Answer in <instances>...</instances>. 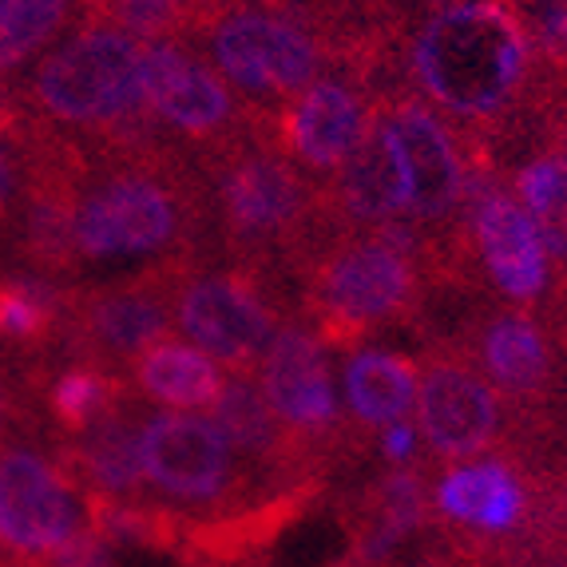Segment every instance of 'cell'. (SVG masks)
Returning a JSON list of instances; mask_svg holds the SVG:
<instances>
[{
    "instance_id": "obj_1",
    "label": "cell",
    "mask_w": 567,
    "mask_h": 567,
    "mask_svg": "<svg viewBox=\"0 0 567 567\" xmlns=\"http://www.w3.org/2000/svg\"><path fill=\"white\" fill-rule=\"evenodd\" d=\"M398 68L464 147L488 152L504 171L539 147V60L516 0H409Z\"/></svg>"
},
{
    "instance_id": "obj_2",
    "label": "cell",
    "mask_w": 567,
    "mask_h": 567,
    "mask_svg": "<svg viewBox=\"0 0 567 567\" xmlns=\"http://www.w3.org/2000/svg\"><path fill=\"white\" fill-rule=\"evenodd\" d=\"M80 262L218 258L210 195L195 155L171 140L123 152H87L76 187Z\"/></svg>"
},
{
    "instance_id": "obj_3",
    "label": "cell",
    "mask_w": 567,
    "mask_h": 567,
    "mask_svg": "<svg viewBox=\"0 0 567 567\" xmlns=\"http://www.w3.org/2000/svg\"><path fill=\"white\" fill-rule=\"evenodd\" d=\"M195 163L207 179L218 258L293 282L306 258L330 235L322 183L286 159L258 123L223 152Z\"/></svg>"
},
{
    "instance_id": "obj_4",
    "label": "cell",
    "mask_w": 567,
    "mask_h": 567,
    "mask_svg": "<svg viewBox=\"0 0 567 567\" xmlns=\"http://www.w3.org/2000/svg\"><path fill=\"white\" fill-rule=\"evenodd\" d=\"M20 112L87 152L147 147L167 135L143 100V40L76 20L12 87Z\"/></svg>"
},
{
    "instance_id": "obj_5",
    "label": "cell",
    "mask_w": 567,
    "mask_h": 567,
    "mask_svg": "<svg viewBox=\"0 0 567 567\" xmlns=\"http://www.w3.org/2000/svg\"><path fill=\"white\" fill-rule=\"evenodd\" d=\"M298 318L350 353L381 330H429L436 293L425 270L385 230H330L293 278Z\"/></svg>"
},
{
    "instance_id": "obj_6",
    "label": "cell",
    "mask_w": 567,
    "mask_h": 567,
    "mask_svg": "<svg viewBox=\"0 0 567 567\" xmlns=\"http://www.w3.org/2000/svg\"><path fill=\"white\" fill-rule=\"evenodd\" d=\"M445 338L508 401L524 429L528 461H556L567 416V350L548 318L496 298H476L473 310L456 322V330H445Z\"/></svg>"
},
{
    "instance_id": "obj_7",
    "label": "cell",
    "mask_w": 567,
    "mask_h": 567,
    "mask_svg": "<svg viewBox=\"0 0 567 567\" xmlns=\"http://www.w3.org/2000/svg\"><path fill=\"white\" fill-rule=\"evenodd\" d=\"M187 44L199 48L258 115L286 107L333 68L326 32L290 0H210Z\"/></svg>"
},
{
    "instance_id": "obj_8",
    "label": "cell",
    "mask_w": 567,
    "mask_h": 567,
    "mask_svg": "<svg viewBox=\"0 0 567 567\" xmlns=\"http://www.w3.org/2000/svg\"><path fill=\"white\" fill-rule=\"evenodd\" d=\"M140 461L152 496L183 520L235 516L286 492L266 484L199 413L140 405Z\"/></svg>"
},
{
    "instance_id": "obj_9",
    "label": "cell",
    "mask_w": 567,
    "mask_h": 567,
    "mask_svg": "<svg viewBox=\"0 0 567 567\" xmlns=\"http://www.w3.org/2000/svg\"><path fill=\"white\" fill-rule=\"evenodd\" d=\"M255 381L266 405L275 409L278 425L330 481L365 461L369 449L378 445V436H369L365 429L353 425L350 413H341L333 393L330 350L302 318H290L278 330L266 358L258 361Z\"/></svg>"
},
{
    "instance_id": "obj_10",
    "label": "cell",
    "mask_w": 567,
    "mask_h": 567,
    "mask_svg": "<svg viewBox=\"0 0 567 567\" xmlns=\"http://www.w3.org/2000/svg\"><path fill=\"white\" fill-rule=\"evenodd\" d=\"M286 282L227 258L190 266L175 286V330L227 373H255L293 313Z\"/></svg>"
},
{
    "instance_id": "obj_11",
    "label": "cell",
    "mask_w": 567,
    "mask_h": 567,
    "mask_svg": "<svg viewBox=\"0 0 567 567\" xmlns=\"http://www.w3.org/2000/svg\"><path fill=\"white\" fill-rule=\"evenodd\" d=\"M416 436L433 468L492 453H524V429L508 401L445 333L429 330L416 358ZM536 464V461H532Z\"/></svg>"
},
{
    "instance_id": "obj_12",
    "label": "cell",
    "mask_w": 567,
    "mask_h": 567,
    "mask_svg": "<svg viewBox=\"0 0 567 567\" xmlns=\"http://www.w3.org/2000/svg\"><path fill=\"white\" fill-rule=\"evenodd\" d=\"M210 262V258H203ZM195 258H163L107 282H76L68 293L60 361L127 369L147 346L175 330V286Z\"/></svg>"
},
{
    "instance_id": "obj_13",
    "label": "cell",
    "mask_w": 567,
    "mask_h": 567,
    "mask_svg": "<svg viewBox=\"0 0 567 567\" xmlns=\"http://www.w3.org/2000/svg\"><path fill=\"white\" fill-rule=\"evenodd\" d=\"M544 492V464L516 453H492L476 461L445 464L433 473V536L453 551L488 564L496 551L528 528Z\"/></svg>"
},
{
    "instance_id": "obj_14",
    "label": "cell",
    "mask_w": 567,
    "mask_h": 567,
    "mask_svg": "<svg viewBox=\"0 0 567 567\" xmlns=\"http://www.w3.org/2000/svg\"><path fill=\"white\" fill-rule=\"evenodd\" d=\"M143 100L155 127L195 159L223 152L258 123L255 107L187 40L143 44Z\"/></svg>"
},
{
    "instance_id": "obj_15",
    "label": "cell",
    "mask_w": 567,
    "mask_h": 567,
    "mask_svg": "<svg viewBox=\"0 0 567 567\" xmlns=\"http://www.w3.org/2000/svg\"><path fill=\"white\" fill-rule=\"evenodd\" d=\"M461 227L473 243L484 298L544 310L551 293V262L539 230L508 190V171L492 159L468 163Z\"/></svg>"
},
{
    "instance_id": "obj_16",
    "label": "cell",
    "mask_w": 567,
    "mask_h": 567,
    "mask_svg": "<svg viewBox=\"0 0 567 567\" xmlns=\"http://www.w3.org/2000/svg\"><path fill=\"white\" fill-rule=\"evenodd\" d=\"M373 115L378 100L365 80L353 68L333 64L286 107L258 115V127L286 159L298 163L310 179L326 183L361 147L373 127Z\"/></svg>"
},
{
    "instance_id": "obj_17",
    "label": "cell",
    "mask_w": 567,
    "mask_h": 567,
    "mask_svg": "<svg viewBox=\"0 0 567 567\" xmlns=\"http://www.w3.org/2000/svg\"><path fill=\"white\" fill-rule=\"evenodd\" d=\"M140 405H143L140 398L127 401V405L92 421L76 436L44 433L52 456L76 481V488L84 492V501H104V504L155 501L140 461Z\"/></svg>"
},
{
    "instance_id": "obj_18",
    "label": "cell",
    "mask_w": 567,
    "mask_h": 567,
    "mask_svg": "<svg viewBox=\"0 0 567 567\" xmlns=\"http://www.w3.org/2000/svg\"><path fill=\"white\" fill-rule=\"evenodd\" d=\"M210 421L223 429L238 456H243L266 484L275 488H298V484H330L318 473V464L293 445L290 433L278 425L275 409L266 405L255 373H227L223 393L210 405Z\"/></svg>"
},
{
    "instance_id": "obj_19",
    "label": "cell",
    "mask_w": 567,
    "mask_h": 567,
    "mask_svg": "<svg viewBox=\"0 0 567 567\" xmlns=\"http://www.w3.org/2000/svg\"><path fill=\"white\" fill-rule=\"evenodd\" d=\"M322 210L330 230H381L405 218V171L378 115L358 152L322 183Z\"/></svg>"
},
{
    "instance_id": "obj_20",
    "label": "cell",
    "mask_w": 567,
    "mask_h": 567,
    "mask_svg": "<svg viewBox=\"0 0 567 567\" xmlns=\"http://www.w3.org/2000/svg\"><path fill=\"white\" fill-rule=\"evenodd\" d=\"M508 183L512 195L536 223L539 243L551 262V293L539 313L559 318L567 313V159L551 147H532L516 167H508Z\"/></svg>"
},
{
    "instance_id": "obj_21",
    "label": "cell",
    "mask_w": 567,
    "mask_h": 567,
    "mask_svg": "<svg viewBox=\"0 0 567 567\" xmlns=\"http://www.w3.org/2000/svg\"><path fill=\"white\" fill-rule=\"evenodd\" d=\"M123 378L143 405L190 413V409L215 405L227 373L199 346H190L183 338H163L123 369Z\"/></svg>"
},
{
    "instance_id": "obj_22",
    "label": "cell",
    "mask_w": 567,
    "mask_h": 567,
    "mask_svg": "<svg viewBox=\"0 0 567 567\" xmlns=\"http://www.w3.org/2000/svg\"><path fill=\"white\" fill-rule=\"evenodd\" d=\"M346 413L358 429L378 436L393 421H405L416 401V361L405 353L358 346L341 361Z\"/></svg>"
},
{
    "instance_id": "obj_23",
    "label": "cell",
    "mask_w": 567,
    "mask_h": 567,
    "mask_svg": "<svg viewBox=\"0 0 567 567\" xmlns=\"http://www.w3.org/2000/svg\"><path fill=\"white\" fill-rule=\"evenodd\" d=\"M72 286L76 282H56L20 266H4L0 270V346L60 358V330H64Z\"/></svg>"
},
{
    "instance_id": "obj_24",
    "label": "cell",
    "mask_w": 567,
    "mask_h": 567,
    "mask_svg": "<svg viewBox=\"0 0 567 567\" xmlns=\"http://www.w3.org/2000/svg\"><path fill=\"white\" fill-rule=\"evenodd\" d=\"M127 401H135V393L120 369L92 365V361H60L44 389L48 433L76 436Z\"/></svg>"
},
{
    "instance_id": "obj_25",
    "label": "cell",
    "mask_w": 567,
    "mask_h": 567,
    "mask_svg": "<svg viewBox=\"0 0 567 567\" xmlns=\"http://www.w3.org/2000/svg\"><path fill=\"white\" fill-rule=\"evenodd\" d=\"M76 20L80 0H0V92H12Z\"/></svg>"
},
{
    "instance_id": "obj_26",
    "label": "cell",
    "mask_w": 567,
    "mask_h": 567,
    "mask_svg": "<svg viewBox=\"0 0 567 567\" xmlns=\"http://www.w3.org/2000/svg\"><path fill=\"white\" fill-rule=\"evenodd\" d=\"M207 4L210 0H80V20H100L152 44V40H187Z\"/></svg>"
},
{
    "instance_id": "obj_27",
    "label": "cell",
    "mask_w": 567,
    "mask_h": 567,
    "mask_svg": "<svg viewBox=\"0 0 567 567\" xmlns=\"http://www.w3.org/2000/svg\"><path fill=\"white\" fill-rule=\"evenodd\" d=\"M544 76L567 87V0H516Z\"/></svg>"
},
{
    "instance_id": "obj_28",
    "label": "cell",
    "mask_w": 567,
    "mask_h": 567,
    "mask_svg": "<svg viewBox=\"0 0 567 567\" xmlns=\"http://www.w3.org/2000/svg\"><path fill=\"white\" fill-rule=\"evenodd\" d=\"M24 195V115L12 92H0V238Z\"/></svg>"
},
{
    "instance_id": "obj_29",
    "label": "cell",
    "mask_w": 567,
    "mask_h": 567,
    "mask_svg": "<svg viewBox=\"0 0 567 567\" xmlns=\"http://www.w3.org/2000/svg\"><path fill=\"white\" fill-rule=\"evenodd\" d=\"M378 449L389 464H413L416 461V449H421V436H416L413 421H393L378 433Z\"/></svg>"
},
{
    "instance_id": "obj_30",
    "label": "cell",
    "mask_w": 567,
    "mask_h": 567,
    "mask_svg": "<svg viewBox=\"0 0 567 567\" xmlns=\"http://www.w3.org/2000/svg\"><path fill=\"white\" fill-rule=\"evenodd\" d=\"M548 322H551V330H556L559 346L567 350V313H559V318H548Z\"/></svg>"
},
{
    "instance_id": "obj_31",
    "label": "cell",
    "mask_w": 567,
    "mask_h": 567,
    "mask_svg": "<svg viewBox=\"0 0 567 567\" xmlns=\"http://www.w3.org/2000/svg\"><path fill=\"white\" fill-rule=\"evenodd\" d=\"M559 456H567V416H564V449H559Z\"/></svg>"
}]
</instances>
